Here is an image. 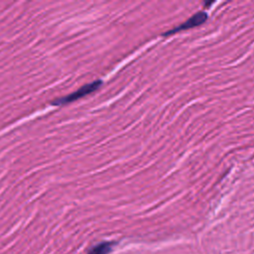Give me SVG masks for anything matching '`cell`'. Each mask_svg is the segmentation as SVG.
I'll return each instance as SVG.
<instances>
[{
  "mask_svg": "<svg viewBox=\"0 0 254 254\" xmlns=\"http://www.w3.org/2000/svg\"><path fill=\"white\" fill-rule=\"evenodd\" d=\"M101 85H102L101 81L92 82L90 84H87V85L82 86L80 89L70 93L69 95H66V97H63V98L56 100L55 102H53V105L54 106H63V105H68V104L74 103V102L79 101L82 98L86 97V95L94 92L95 90H98Z\"/></svg>",
  "mask_w": 254,
  "mask_h": 254,
  "instance_id": "1",
  "label": "cell"
},
{
  "mask_svg": "<svg viewBox=\"0 0 254 254\" xmlns=\"http://www.w3.org/2000/svg\"><path fill=\"white\" fill-rule=\"evenodd\" d=\"M206 17H207V15H206L205 13H203V12H201V13H198L197 15H195L194 17L190 18V19L188 22L184 23V24H183L182 26H180L179 28H177V29H174L173 31H170L168 34L174 33L175 31H179V30H181V29H186V28H189V27H193L194 25H197V24H199V23L203 22V21L206 19Z\"/></svg>",
  "mask_w": 254,
  "mask_h": 254,
  "instance_id": "2",
  "label": "cell"
},
{
  "mask_svg": "<svg viewBox=\"0 0 254 254\" xmlns=\"http://www.w3.org/2000/svg\"><path fill=\"white\" fill-rule=\"evenodd\" d=\"M113 243L111 242H104L101 244H98L93 248L90 249L89 254H108L112 249Z\"/></svg>",
  "mask_w": 254,
  "mask_h": 254,
  "instance_id": "3",
  "label": "cell"
}]
</instances>
